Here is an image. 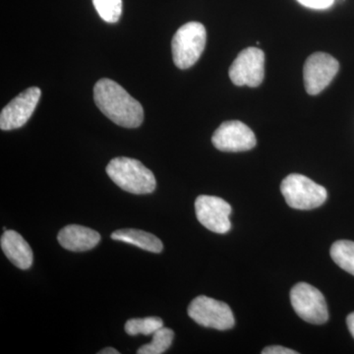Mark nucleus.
Returning <instances> with one entry per match:
<instances>
[{"label": "nucleus", "mask_w": 354, "mask_h": 354, "mask_svg": "<svg viewBox=\"0 0 354 354\" xmlns=\"http://www.w3.org/2000/svg\"><path fill=\"white\" fill-rule=\"evenodd\" d=\"M106 171L118 187L131 194H150L157 185L153 172L135 158H113Z\"/></svg>", "instance_id": "obj_2"}, {"label": "nucleus", "mask_w": 354, "mask_h": 354, "mask_svg": "<svg viewBox=\"0 0 354 354\" xmlns=\"http://www.w3.org/2000/svg\"><path fill=\"white\" fill-rule=\"evenodd\" d=\"M41 88L31 87L18 95L0 113V128L4 131L24 127L38 106Z\"/></svg>", "instance_id": "obj_11"}, {"label": "nucleus", "mask_w": 354, "mask_h": 354, "mask_svg": "<svg viewBox=\"0 0 354 354\" xmlns=\"http://www.w3.org/2000/svg\"><path fill=\"white\" fill-rule=\"evenodd\" d=\"M2 251L12 264L21 270H28L32 264L34 255L31 247L15 230H6L0 241Z\"/></svg>", "instance_id": "obj_13"}, {"label": "nucleus", "mask_w": 354, "mask_h": 354, "mask_svg": "<svg viewBox=\"0 0 354 354\" xmlns=\"http://www.w3.org/2000/svg\"><path fill=\"white\" fill-rule=\"evenodd\" d=\"M95 10L106 22L114 24L122 15V0H93Z\"/></svg>", "instance_id": "obj_18"}, {"label": "nucleus", "mask_w": 354, "mask_h": 354, "mask_svg": "<svg viewBox=\"0 0 354 354\" xmlns=\"http://www.w3.org/2000/svg\"><path fill=\"white\" fill-rule=\"evenodd\" d=\"M212 143L221 152L239 153L251 150L256 146L252 130L239 120L225 121L216 130Z\"/></svg>", "instance_id": "obj_9"}, {"label": "nucleus", "mask_w": 354, "mask_h": 354, "mask_svg": "<svg viewBox=\"0 0 354 354\" xmlns=\"http://www.w3.org/2000/svg\"><path fill=\"white\" fill-rule=\"evenodd\" d=\"M94 100L100 111L120 127L137 128L143 122L142 104L111 79H101L95 83Z\"/></svg>", "instance_id": "obj_1"}, {"label": "nucleus", "mask_w": 354, "mask_h": 354, "mask_svg": "<svg viewBox=\"0 0 354 354\" xmlns=\"http://www.w3.org/2000/svg\"><path fill=\"white\" fill-rule=\"evenodd\" d=\"M346 324H348L349 332H351V335L354 337V312L349 314L348 318H346Z\"/></svg>", "instance_id": "obj_21"}, {"label": "nucleus", "mask_w": 354, "mask_h": 354, "mask_svg": "<svg viewBox=\"0 0 354 354\" xmlns=\"http://www.w3.org/2000/svg\"><path fill=\"white\" fill-rule=\"evenodd\" d=\"M286 204L297 209H312L322 206L328 198L325 187L302 174H290L281 184Z\"/></svg>", "instance_id": "obj_4"}, {"label": "nucleus", "mask_w": 354, "mask_h": 354, "mask_svg": "<svg viewBox=\"0 0 354 354\" xmlns=\"http://www.w3.org/2000/svg\"><path fill=\"white\" fill-rule=\"evenodd\" d=\"M57 241L66 250L83 252L95 248L101 241V235L92 228L69 225L60 230Z\"/></svg>", "instance_id": "obj_12"}, {"label": "nucleus", "mask_w": 354, "mask_h": 354, "mask_svg": "<svg viewBox=\"0 0 354 354\" xmlns=\"http://www.w3.org/2000/svg\"><path fill=\"white\" fill-rule=\"evenodd\" d=\"M207 32L199 22H189L181 26L171 41L172 57L179 69L193 66L204 51Z\"/></svg>", "instance_id": "obj_3"}, {"label": "nucleus", "mask_w": 354, "mask_h": 354, "mask_svg": "<svg viewBox=\"0 0 354 354\" xmlns=\"http://www.w3.org/2000/svg\"><path fill=\"white\" fill-rule=\"evenodd\" d=\"M330 257L335 264L354 276V242L335 241L330 248Z\"/></svg>", "instance_id": "obj_15"}, {"label": "nucleus", "mask_w": 354, "mask_h": 354, "mask_svg": "<svg viewBox=\"0 0 354 354\" xmlns=\"http://www.w3.org/2000/svg\"><path fill=\"white\" fill-rule=\"evenodd\" d=\"M230 77L234 85L258 87L264 80L265 53L257 48L242 50L230 66Z\"/></svg>", "instance_id": "obj_7"}, {"label": "nucleus", "mask_w": 354, "mask_h": 354, "mask_svg": "<svg viewBox=\"0 0 354 354\" xmlns=\"http://www.w3.org/2000/svg\"><path fill=\"white\" fill-rule=\"evenodd\" d=\"M302 6L314 10H326L334 6L335 0H297Z\"/></svg>", "instance_id": "obj_19"}, {"label": "nucleus", "mask_w": 354, "mask_h": 354, "mask_svg": "<svg viewBox=\"0 0 354 354\" xmlns=\"http://www.w3.org/2000/svg\"><path fill=\"white\" fill-rule=\"evenodd\" d=\"M164 327V322L158 317H147L143 319H130L125 324V332L130 335L155 334Z\"/></svg>", "instance_id": "obj_17"}, {"label": "nucleus", "mask_w": 354, "mask_h": 354, "mask_svg": "<svg viewBox=\"0 0 354 354\" xmlns=\"http://www.w3.org/2000/svg\"><path fill=\"white\" fill-rule=\"evenodd\" d=\"M263 354H297V351H292L288 348H283L281 346H268L263 349Z\"/></svg>", "instance_id": "obj_20"}, {"label": "nucleus", "mask_w": 354, "mask_h": 354, "mask_svg": "<svg viewBox=\"0 0 354 354\" xmlns=\"http://www.w3.org/2000/svg\"><path fill=\"white\" fill-rule=\"evenodd\" d=\"M290 301L297 314L305 322L322 325L329 319L327 302L320 290L306 283H299L290 291Z\"/></svg>", "instance_id": "obj_5"}, {"label": "nucleus", "mask_w": 354, "mask_h": 354, "mask_svg": "<svg viewBox=\"0 0 354 354\" xmlns=\"http://www.w3.org/2000/svg\"><path fill=\"white\" fill-rule=\"evenodd\" d=\"M188 315L202 327L218 330L232 329L235 323L234 313L227 304L205 295L192 300Z\"/></svg>", "instance_id": "obj_6"}, {"label": "nucleus", "mask_w": 354, "mask_h": 354, "mask_svg": "<svg viewBox=\"0 0 354 354\" xmlns=\"http://www.w3.org/2000/svg\"><path fill=\"white\" fill-rule=\"evenodd\" d=\"M195 212L202 225L216 234H227L232 228V206L220 197L201 195L195 201Z\"/></svg>", "instance_id": "obj_10"}, {"label": "nucleus", "mask_w": 354, "mask_h": 354, "mask_svg": "<svg viewBox=\"0 0 354 354\" xmlns=\"http://www.w3.org/2000/svg\"><path fill=\"white\" fill-rule=\"evenodd\" d=\"M339 62L325 53H315L307 58L304 67V86L311 95L320 94L339 72Z\"/></svg>", "instance_id": "obj_8"}, {"label": "nucleus", "mask_w": 354, "mask_h": 354, "mask_svg": "<svg viewBox=\"0 0 354 354\" xmlns=\"http://www.w3.org/2000/svg\"><path fill=\"white\" fill-rule=\"evenodd\" d=\"M111 239L131 244L149 252L160 253L164 249V244L156 235L133 228L116 230L111 234Z\"/></svg>", "instance_id": "obj_14"}, {"label": "nucleus", "mask_w": 354, "mask_h": 354, "mask_svg": "<svg viewBox=\"0 0 354 354\" xmlns=\"http://www.w3.org/2000/svg\"><path fill=\"white\" fill-rule=\"evenodd\" d=\"M100 354H120V351H116L115 348H106L102 349V351H100Z\"/></svg>", "instance_id": "obj_22"}, {"label": "nucleus", "mask_w": 354, "mask_h": 354, "mask_svg": "<svg viewBox=\"0 0 354 354\" xmlns=\"http://www.w3.org/2000/svg\"><path fill=\"white\" fill-rule=\"evenodd\" d=\"M174 330L169 328H160L153 335V339L150 344L141 346L137 351L138 354H162L171 348L174 341Z\"/></svg>", "instance_id": "obj_16"}]
</instances>
